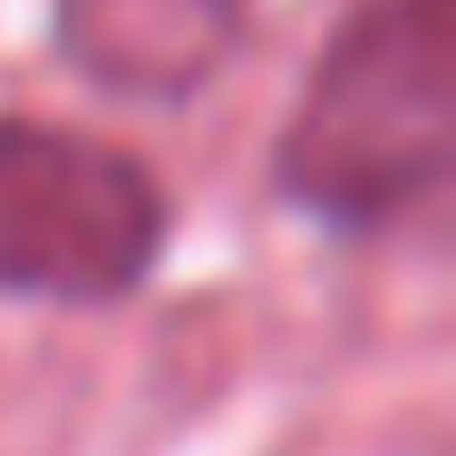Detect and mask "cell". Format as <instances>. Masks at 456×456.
<instances>
[{
  "label": "cell",
  "instance_id": "cell-1",
  "mask_svg": "<svg viewBox=\"0 0 456 456\" xmlns=\"http://www.w3.org/2000/svg\"><path fill=\"white\" fill-rule=\"evenodd\" d=\"M456 161V0H363L313 60L279 186L338 228H380L448 186Z\"/></svg>",
  "mask_w": 456,
  "mask_h": 456
},
{
  "label": "cell",
  "instance_id": "cell-2",
  "mask_svg": "<svg viewBox=\"0 0 456 456\" xmlns=\"http://www.w3.org/2000/svg\"><path fill=\"white\" fill-rule=\"evenodd\" d=\"M169 245V195L135 152L43 118H0V296L110 305Z\"/></svg>",
  "mask_w": 456,
  "mask_h": 456
},
{
  "label": "cell",
  "instance_id": "cell-3",
  "mask_svg": "<svg viewBox=\"0 0 456 456\" xmlns=\"http://www.w3.org/2000/svg\"><path fill=\"white\" fill-rule=\"evenodd\" d=\"M245 0H60L51 43L77 77L135 102H186L237 60Z\"/></svg>",
  "mask_w": 456,
  "mask_h": 456
}]
</instances>
